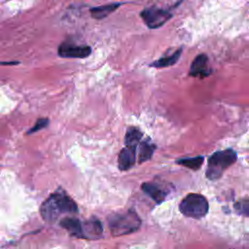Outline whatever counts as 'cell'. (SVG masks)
Listing matches in <instances>:
<instances>
[{"label": "cell", "mask_w": 249, "mask_h": 249, "mask_svg": "<svg viewBox=\"0 0 249 249\" xmlns=\"http://www.w3.org/2000/svg\"><path fill=\"white\" fill-rule=\"evenodd\" d=\"M77 211L76 202L61 190L53 193L40 207L42 218L49 223L54 222L63 213H76Z\"/></svg>", "instance_id": "obj_1"}, {"label": "cell", "mask_w": 249, "mask_h": 249, "mask_svg": "<svg viewBox=\"0 0 249 249\" xmlns=\"http://www.w3.org/2000/svg\"><path fill=\"white\" fill-rule=\"evenodd\" d=\"M108 225L111 234L120 236L136 231L141 225V220L135 211L128 210L124 213L112 214L108 218Z\"/></svg>", "instance_id": "obj_2"}, {"label": "cell", "mask_w": 249, "mask_h": 249, "mask_svg": "<svg viewBox=\"0 0 249 249\" xmlns=\"http://www.w3.org/2000/svg\"><path fill=\"white\" fill-rule=\"evenodd\" d=\"M236 161V153L231 149L214 153L208 160L206 177L210 180L219 179L224 171Z\"/></svg>", "instance_id": "obj_3"}, {"label": "cell", "mask_w": 249, "mask_h": 249, "mask_svg": "<svg viewBox=\"0 0 249 249\" xmlns=\"http://www.w3.org/2000/svg\"><path fill=\"white\" fill-rule=\"evenodd\" d=\"M209 209L207 199L198 194L187 195L179 204L180 212L189 218L199 219L204 217Z\"/></svg>", "instance_id": "obj_4"}, {"label": "cell", "mask_w": 249, "mask_h": 249, "mask_svg": "<svg viewBox=\"0 0 249 249\" xmlns=\"http://www.w3.org/2000/svg\"><path fill=\"white\" fill-rule=\"evenodd\" d=\"M140 17L149 28L156 29L162 26L172 15L167 10L158 7H149L140 13Z\"/></svg>", "instance_id": "obj_5"}, {"label": "cell", "mask_w": 249, "mask_h": 249, "mask_svg": "<svg viewBox=\"0 0 249 249\" xmlns=\"http://www.w3.org/2000/svg\"><path fill=\"white\" fill-rule=\"evenodd\" d=\"M91 53V49L87 45H77L72 42H63L58 46L57 53L64 58H86Z\"/></svg>", "instance_id": "obj_6"}, {"label": "cell", "mask_w": 249, "mask_h": 249, "mask_svg": "<svg viewBox=\"0 0 249 249\" xmlns=\"http://www.w3.org/2000/svg\"><path fill=\"white\" fill-rule=\"evenodd\" d=\"M136 160V148L124 146L118 157V167L122 171L128 170L133 166Z\"/></svg>", "instance_id": "obj_7"}, {"label": "cell", "mask_w": 249, "mask_h": 249, "mask_svg": "<svg viewBox=\"0 0 249 249\" xmlns=\"http://www.w3.org/2000/svg\"><path fill=\"white\" fill-rule=\"evenodd\" d=\"M210 74L208 68V57L204 53L198 54L193 61L190 68V75L196 77H206Z\"/></svg>", "instance_id": "obj_8"}, {"label": "cell", "mask_w": 249, "mask_h": 249, "mask_svg": "<svg viewBox=\"0 0 249 249\" xmlns=\"http://www.w3.org/2000/svg\"><path fill=\"white\" fill-rule=\"evenodd\" d=\"M141 189L157 203H161L166 196V192L160 185L156 183H152V182L143 183L141 185Z\"/></svg>", "instance_id": "obj_9"}, {"label": "cell", "mask_w": 249, "mask_h": 249, "mask_svg": "<svg viewBox=\"0 0 249 249\" xmlns=\"http://www.w3.org/2000/svg\"><path fill=\"white\" fill-rule=\"evenodd\" d=\"M59 225L65 229L71 235L76 237H84L83 224L76 218L66 217L60 220Z\"/></svg>", "instance_id": "obj_10"}, {"label": "cell", "mask_w": 249, "mask_h": 249, "mask_svg": "<svg viewBox=\"0 0 249 249\" xmlns=\"http://www.w3.org/2000/svg\"><path fill=\"white\" fill-rule=\"evenodd\" d=\"M103 228L99 220L90 219L83 224V234L87 238H96L102 234Z\"/></svg>", "instance_id": "obj_11"}, {"label": "cell", "mask_w": 249, "mask_h": 249, "mask_svg": "<svg viewBox=\"0 0 249 249\" xmlns=\"http://www.w3.org/2000/svg\"><path fill=\"white\" fill-rule=\"evenodd\" d=\"M121 5V3H110L102 6H97L91 8L89 10V13L93 18L102 19L104 18H107L113 12H115Z\"/></svg>", "instance_id": "obj_12"}, {"label": "cell", "mask_w": 249, "mask_h": 249, "mask_svg": "<svg viewBox=\"0 0 249 249\" xmlns=\"http://www.w3.org/2000/svg\"><path fill=\"white\" fill-rule=\"evenodd\" d=\"M156 149V146L149 140H143L139 143V151H138V162L142 163L149 160Z\"/></svg>", "instance_id": "obj_13"}, {"label": "cell", "mask_w": 249, "mask_h": 249, "mask_svg": "<svg viewBox=\"0 0 249 249\" xmlns=\"http://www.w3.org/2000/svg\"><path fill=\"white\" fill-rule=\"evenodd\" d=\"M143 136L141 130L135 126H130L127 128L124 135V145L127 147L136 148L140 143V140Z\"/></svg>", "instance_id": "obj_14"}, {"label": "cell", "mask_w": 249, "mask_h": 249, "mask_svg": "<svg viewBox=\"0 0 249 249\" xmlns=\"http://www.w3.org/2000/svg\"><path fill=\"white\" fill-rule=\"evenodd\" d=\"M180 54H181V49L177 50L176 52H174L173 53H171L169 55L162 56L160 59L154 61L153 63H151V66L156 67V68H162V67L171 66V65H173L177 62L178 58L180 57Z\"/></svg>", "instance_id": "obj_15"}, {"label": "cell", "mask_w": 249, "mask_h": 249, "mask_svg": "<svg viewBox=\"0 0 249 249\" xmlns=\"http://www.w3.org/2000/svg\"><path fill=\"white\" fill-rule=\"evenodd\" d=\"M176 162L178 164L188 167L190 169L196 170L201 166V164L203 162V157L198 156V157H193V158H184V159L177 160Z\"/></svg>", "instance_id": "obj_16"}, {"label": "cell", "mask_w": 249, "mask_h": 249, "mask_svg": "<svg viewBox=\"0 0 249 249\" xmlns=\"http://www.w3.org/2000/svg\"><path fill=\"white\" fill-rule=\"evenodd\" d=\"M49 123H50V120L48 118H39L35 122L34 125L26 131V134H32V133H35V132L47 127Z\"/></svg>", "instance_id": "obj_17"}, {"label": "cell", "mask_w": 249, "mask_h": 249, "mask_svg": "<svg viewBox=\"0 0 249 249\" xmlns=\"http://www.w3.org/2000/svg\"><path fill=\"white\" fill-rule=\"evenodd\" d=\"M234 209L238 214L249 217V200L241 199V200L237 201L234 204Z\"/></svg>", "instance_id": "obj_18"}, {"label": "cell", "mask_w": 249, "mask_h": 249, "mask_svg": "<svg viewBox=\"0 0 249 249\" xmlns=\"http://www.w3.org/2000/svg\"><path fill=\"white\" fill-rule=\"evenodd\" d=\"M18 63V61H1L0 65H17Z\"/></svg>", "instance_id": "obj_19"}]
</instances>
